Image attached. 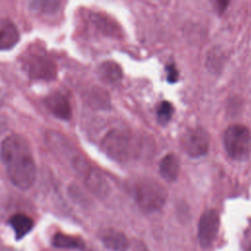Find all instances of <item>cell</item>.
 Returning a JSON list of instances; mask_svg holds the SVG:
<instances>
[{"instance_id":"obj_1","label":"cell","mask_w":251,"mask_h":251,"mask_svg":"<svg viewBox=\"0 0 251 251\" xmlns=\"http://www.w3.org/2000/svg\"><path fill=\"white\" fill-rule=\"evenodd\" d=\"M0 158L9 180L21 189L33 186L37 166L28 140L17 134L7 136L0 145Z\"/></svg>"},{"instance_id":"obj_2","label":"cell","mask_w":251,"mask_h":251,"mask_svg":"<svg viewBox=\"0 0 251 251\" xmlns=\"http://www.w3.org/2000/svg\"><path fill=\"white\" fill-rule=\"evenodd\" d=\"M22 65L28 75L35 80L52 81L57 68L53 59L42 47H30L22 56Z\"/></svg>"},{"instance_id":"obj_3","label":"cell","mask_w":251,"mask_h":251,"mask_svg":"<svg viewBox=\"0 0 251 251\" xmlns=\"http://www.w3.org/2000/svg\"><path fill=\"white\" fill-rule=\"evenodd\" d=\"M168 193L157 181L144 179L136 184L135 198L137 205L145 212L159 211L166 203Z\"/></svg>"},{"instance_id":"obj_4","label":"cell","mask_w":251,"mask_h":251,"mask_svg":"<svg viewBox=\"0 0 251 251\" xmlns=\"http://www.w3.org/2000/svg\"><path fill=\"white\" fill-rule=\"evenodd\" d=\"M225 149L230 158L244 160L251 150V134L242 125L229 126L224 134Z\"/></svg>"},{"instance_id":"obj_5","label":"cell","mask_w":251,"mask_h":251,"mask_svg":"<svg viewBox=\"0 0 251 251\" xmlns=\"http://www.w3.org/2000/svg\"><path fill=\"white\" fill-rule=\"evenodd\" d=\"M102 147L105 153L115 161L125 162L136 152L134 137L121 131L109 132L102 140Z\"/></svg>"},{"instance_id":"obj_6","label":"cell","mask_w":251,"mask_h":251,"mask_svg":"<svg viewBox=\"0 0 251 251\" xmlns=\"http://www.w3.org/2000/svg\"><path fill=\"white\" fill-rule=\"evenodd\" d=\"M220 228V216L214 210H206L199 220L198 224V240L203 248L210 247L217 238Z\"/></svg>"},{"instance_id":"obj_7","label":"cell","mask_w":251,"mask_h":251,"mask_svg":"<svg viewBox=\"0 0 251 251\" xmlns=\"http://www.w3.org/2000/svg\"><path fill=\"white\" fill-rule=\"evenodd\" d=\"M209 137L202 129H192L186 132L183 137V147L188 156L199 158L207 154L209 150Z\"/></svg>"},{"instance_id":"obj_8","label":"cell","mask_w":251,"mask_h":251,"mask_svg":"<svg viewBox=\"0 0 251 251\" xmlns=\"http://www.w3.org/2000/svg\"><path fill=\"white\" fill-rule=\"evenodd\" d=\"M46 108L57 118L61 120H70L72 109L67 97L59 92L50 94L45 99Z\"/></svg>"},{"instance_id":"obj_9","label":"cell","mask_w":251,"mask_h":251,"mask_svg":"<svg viewBox=\"0 0 251 251\" xmlns=\"http://www.w3.org/2000/svg\"><path fill=\"white\" fill-rule=\"evenodd\" d=\"M20 40V34L17 27L9 20H0V50L13 48Z\"/></svg>"},{"instance_id":"obj_10","label":"cell","mask_w":251,"mask_h":251,"mask_svg":"<svg viewBox=\"0 0 251 251\" xmlns=\"http://www.w3.org/2000/svg\"><path fill=\"white\" fill-rule=\"evenodd\" d=\"M101 240L106 248L111 251H128L130 243L127 236L117 230H107L101 237Z\"/></svg>"},{"instance_id":"obj_11","label":"cell","mask_w":251,"mask_h":251,"mask_svg":"<svg viewBox=\"0 0 251 251\" xmlns=\"http://www.w3.org/2000/svg\"><path fill=\"white\" fill-rule=\"evenodd\" d=\"M159 172L166 181L175 182L180 173L179 158L173 153L167 154L160 162Z\"/></svg>"},{"instance_id":"obj_12","label":"cell","mask_w":251,"mask_h":251,"mask_svg":"<svg viewBox=\"0 0 251 251\" xmlns=\"http://www.w3.org/2000/svg\"><path fill=\"white\" fill-rule=\"evenodd\" d=\"M9 224L15 231L17 239L27 235L34 228V221L25 214H15L9 219Z\"/></svg>"},{"instance_id":"obj_13","label":"cell","mask_w":251,"mask_h":251,"mask_svg":"<svg viewBox=\"0 0 251 251\" xmlns=\"http://www.w3.org/2000/svg\"><path fill=\"white\" fill-rule=\"evenodd\" d=\"M52 243L57 248H64V249H78L83 250L86 246L83 239L79 237H75L72 235L64 234L58 232L54 235Z\"/></svg>"},{"instance_id":"obj_14","label":"cell","mask_w":251,"mask_h":251,"mask_svg":"<svg viewBox=\"0 0 251 251\" xmlns=\"http://www.w3.org/2000/svg\"><path fill=\"white\" fill-rule=\"evenodd\" d=\"M99 70H100V75L102 79L109 84L118 83L123 78L122 69L115 62H111V61L104 62L100 66Z\"/></svg>"},{"instance_id":"obj_15","label":"cell","mask_w":251,"mask_h":251,"mask_svg":"<svg viewBox=\"0 0 251 251\" xmlns=\"http://www.w3.org/2000/svg\"><path fill=\"white\" fill-rule=\"evenodd\" d=\"M60 7V0H32L31 8L43 15H52Z\"/></svg>"},{"instance_id":"obj_16","label":"cell","mask_w":251,"mask_h":251,"mask_svg":"<svg viewBox=\"0 0 251 251\" xmlns=\"http://www.w3.org/2000/svg\"><path fill=\"white\" fill-rule=\"evenodd\" d=\"M92 23L97 27V29H99L103 34L105 35H114L116 30H115V26L114 24L107 18L104 17L102 15L99 14H94L92 15Z\"/></svg>"},{"instance_id":"obj_17","label":"cell","mask_w":251,"mask_h":251,"mask_svg":"<svg viewBox=\"0 0 251 251\" xmlns=\"http://www.w3.org/2000/svg\"><path fill=\"white\" fill-rule=\"evenodd\" d=\"M174 114L173 104L169 101H163L157 108V118L159 123L167 124Z\"/></svg>"},{"instance_id":"obj_18","label":"cell","mask_w":251,"mask_h":251,"mask_svg":"<svg viewBox=\"0 0 251 251\" xmlns=\"http://www.w3.org/2000/svg\"><path fill=\"white\" fill-rule=\"evenodd\" d=\"M166 70H167L168 82L171 84L176 83L179 80V72H178L177 68L175 67V65H169Z\"/></svg>"},{"instance_id":"obj_19","label":"cell","mask_w":251,"mask_h":251,"mask_svg":"<svg viewBox=\"0 0 251 251\" xmlns=\"http://www.w3.org/2000/svg\"><path fill=\"white\" fill-rule=\"evenodd\" d=\"M212 1L214 4V7L218 11V13L222 14L227 10L230 0H212Z\"/></svg>"},{"instance_id":"obj_20","label":"cell","mask_w":251,"mask_h":251,"mask_svg":"<svg viewBox=\"0 0 251 251\" xmlns=\"http://www.w3.org/2000/svg\"><path fill=\"white\" fill-rule=\"evenodd\" d=\"M131 251H149L146 245L140 240H135L132 244Z\"/></svg>"},{"instance_id":"obj_21","label":"cell","mask_w":251,"mask_h":251,"mask_svg":"<svg viewBox=\"0 0 251 251\" xmlns=\"http://www.w3.org/2000/svg\"><path fill=\"white\" fill-rule=\"evenodd\" d=\"M249 251H251V245H250V248H249Z\"/></svg>"},{"instance_id":"obj_22","label":"cell","mask_w":251,"mask_h":251,"mask_svg":"<svg viewBox=\"0 0 251 251\" xmlns=\"http://www.w3.org/2000/svg\"><path fill=\"white\" fill-rule=\"evenodd\" d=\"M92 251H94V250H92Z\"/></svg>"}]
</instances>
